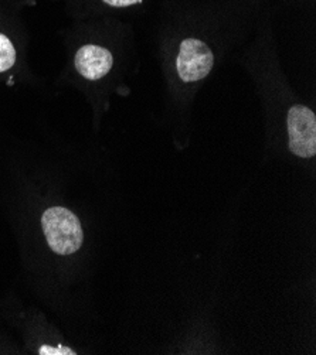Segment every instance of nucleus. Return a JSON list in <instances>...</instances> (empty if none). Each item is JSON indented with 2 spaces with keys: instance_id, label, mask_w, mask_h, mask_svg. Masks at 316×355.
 Segmentation results:
<instances>
[{
  "instance_id": "obj_7",
  "label": "nucleus",
  "mask_w": 316,
  "mask_h": 355,
  "mask_svg": "<svg viewBox=\"0 0 316 355\" xmlns=\"http://www.w3.org/2000/svg\"><path fill=\"white\" fill-rule=\"evenodd\" d=\"M42 355H46V354H76L74 351H72L69 348H65V347H49V345H43L39 351Z\"/></svg>"
},
{
  "instance_id": "obj_6",
  "label": "nucleus",
  "mask_w": 316,
  "mask_h": 355,
  "mask_svg": "<svg viewBox=\"0 0 316 355\" xmlns=\"http://www.w3.org/2000/svg\"><path fill=\"white\" fill-rule=\"evenodd\" d=\"M142 2V0H103V3H107L108 6L113 8H128V6H133Z\"/></svg>"
},
{
  "instance_id": "obj_4",
  "label": "nucleus",
  "mask_w": 316,
  "mask_h": 355,
  "mask_svg": "<svg viewBox=\"0 0 316 355\" xmlns=\"http://www.w3.org/2000/svg\"><path fill=\"white\" fill-rule=\"evenodd\" d=\"M74 64L76 69L84 78L97 81L110 73L114 64V57L107 49L88 44L77 51Z\"/></svg>"
},
{
  "instance_id": "obj_2",
  "label": "nucleus",
  "mask_w": 316,
  "mask_h": 355,
  "mask_svg": "<svg viewBox=\"0 0 316 355\" xmlns=\"http://www.w3.org/2000/svg\"><path fill=\"white\" fill-rule=\"evenodd\" d=\"M288 148L301 159L316 155V116L305 105H294L288 111Z\"/></svg>"
},
{
  "instance_id": "obj_1",
  "label": "nucleus",
  "mask_w": 316,
  "mask_h": 355,
  "mask_svg": "<svg viewBox=\"0 0 316 355\" xmlns=\"http://www.w3.org/2000/svg\"><path fill=\"white\" fill-rule=\"evenodd\" d=\"M42 227L51 251L58 255L77 252L84 241L81 223L64 207H51L42 217Z\"/></svg>"
},
{
  "instance_id": "obj_3",
  "label": "nucleus",
  "mask_w": 316,
  "mask_h": 355,
  "mask_svg": "<svg viewBox=\"0 0 316 355\" xmlns=\"http://www.w3.org/2000/svg\"><path fill=\"white\" fill-rule=\"evenodd\" d=\"M215 65V55L206 43L197 39H186L181 44L176 69L181 80L194 83L206 78Z\"/></svg>"
},
{
  "instance_id": "obj_5",
  "label": "nucleus",
  "mask_w": 316,
  "mask_h": 355,
  "mask_svg": "<svg viewBox=\"0 0 316 355\" xmlns=\"http://www.w3.org/2000/svg\"><path fill=\"white\" fill-rule=\"evenodd\" d=\"M16 62V50L5 34L0 33V73L10 69Z\"/></svg>"
}]
</instances>
